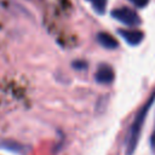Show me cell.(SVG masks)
I'll list each match as a JSON object with an SVG mask.
<instances>
[{
	"label": "cell",
	"instance_id": "obj_1",
	"mask_svg": "<svg viewBox=\"0 0 155 155\" xmlns=\"http://www.w3.org/2000/svg\"><path fill=\"white\" fill-rule=\"evenodd\" d=\"M155 101V91L153 92V94L149 97V99L142 105V108L138 110L137 115L133 119V122L131 124L128 132L126 134V139H125V147H126V155H132L136 150V147L138 144V139L142 132V127L144 125L145 117L148 115V111L150 109V107L153 105Z\"/></svg>",
	"mask_w": 155,
	"mask_h": 155
},
{
	"label": "cell",
	"instance_id": "obj_2",
	"mask_svg": "<svg viewBox=\"0 0 155 155\" xmlns=\"http://www.w3.org/2000/svg\"><path fill=\"white\" fill-rule=\"evenodd\" d=\"M111 16L121 22L122 24H126L128 27H136L140 23L139 16L136 13V11L131 10L130 7H117L111 11Z\"/></svg>",
	"mask_w": 155,
	"mask_h": 155
},
{
	"label": "cell",
	"instance_id": "obj_3",
	"mask_svg": "<svg viewBox=\"0 0 155 155\" xmlns=\"http://www.w3.org/2000/svg\"><path fill=\"white\" fill-rule=\"evenodd\" d=\"M94 79L98 84H103V85H109L114 81L115 79V74H114V69L107 64V63H102L98 65L97 70H96V75Z\"/></svg>",
	"mask_w": 155,
	"mask_h": 155
},
{
	"label": "cell",
	"instance_id": "obj_4",
	"mask_svg": "<svg viewBox=\"0 0 155 155\" xmlns=\"http://www.w3.org/2000/svg\"><path fill=\"white\" fill-rule=\"evenodd\" d=\"M117 33L124 38V40L131 45V46H137L138 44L142 42L144 39V34L140 30H133V29H119Z\"/></svg>",
	"mask_w": 155,
	"mask_h": 155
},
{
	"label": "cell",
	"instance_id": "obj_5",
	"mask_svg": "<svg viewBox=\"0 0 155 155\" xmlns=\"http://www.w3.org/2000/svg\"><path fill=\"white\" fill-rule=\"evenodd\" d=\"M97 41L99 42L101 46H103L104 48H108V50H114L119 46L117 40L113 35H110L109 33H105V31H102L97 35Z\"/></svg>",
	"mask_w": 155,
	"mask_h": 155
},
{
	"label": "cell",
	"instance_id": "obj_6",
	"mask_svg": "<svg viewBox=\"0 0 155 155\" xmlns=\"http://www.w3.org/2000/svg\"><path fill=\"white\" fill-rule=\"evenodd\" d=\"M0 148L7 150V151H13L17 154H22L24 150V147H22L21 144L13 143V142H5V143H0Z\"/></svg>",
	"mask_w": 155,
	"mask_h": 155
},
{
	"label": "cell",
	"instance_id": "obj_7",
	"mask_svg": "<svg viewBox=\"0 0 155 155\" xmlns=\"http://www.w3.org/2000/svg\"><path fill=\"white\" fill-rule=\"evenodd\" d=\"M91 5H92V7H93V10L97 12V13H99V15H103L104 12H105V7H107V0H87Z\"/></svg>",
	"mask_w": 155,
	"mask_h": 155
},
{
	"label": "cell",
	"instance_id": "obj_8",
	"mask_svg": "<svg viewBox=\"0 0 155 155\" xmlns=\"http://www.w3.org/2000/svg\"><path fill=\"white\" fill-rule=\"evenodd\" d=\"M128 1L137 7H145L149 4V0H128Z\"/></svg>",
	"mask_w": 155,
	"mask_h": 155
},
{
	"label": "cell",
	"instance_id": "obj_9",
	"mask_svg": "<svg viewBox=\"0 0 155 155\" xmlns=\"http://www.w3.org/2000/svg\"><path fill=\"white\" fill-rule=\"evenodd\" d=\"M150 145H151V149L155 154V127H154V131H153V134L150 137Z\"/></svg>",
	"mask_w": 155,
	"mask_h": 155
}]
</instances>
